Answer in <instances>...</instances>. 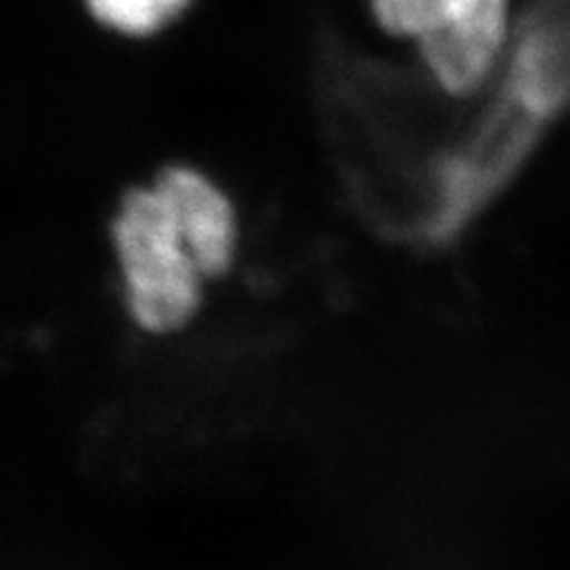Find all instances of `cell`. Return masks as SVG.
Masks as SVG:
<instances>
[{
    "label": "cell",
    "instance_id": "cell-1",
    "mask_svg": "<svg viewBox=\"0 0 570 570\" xmlns=\"http://www.w3.org/2000/svg\"><path fill=\"white\" fill-rule=\"evenodd\" d=\"M570 100V3L534 17L515 46L502 94L473 140L442 169L431 240L456 236L521 165L551 117Z\"/></svg>",
    "mask_w": 570,
    "mask_h": 570
},
{
    "label": "cell",
    "instance_id": "cell-2",
    "mask_svg": "<svg viewBox=\"0 0 570 570\" xmlns=\"http://www.w3.org/2000/svg\"><path fill=\"white\" fill-rule=\"evenodd\" d=\"M112 249L124 305L138 328L167 335L190 324L212 278L186 219L157 178L121 198Z\"/></svg>",
    "mask_w": 570,
    "mask_h": 570
},
{
    "label": "cell",
    "instance_id": "cell-3",
    "mask_svg": "<svg viewBox=\"0 0 570 570\" xmlns=\"http://www.w3.org/2000/svg\"><path fill=\"white\" fill-rule=\"evenodd\" d=\"M392 36L414 39L433 77L450 94L483 81L507 39V0H368Z\"/></svg>",
    "mask_w": 570,
    "mask_h": 570
},
{
    "label": "cell",
    "instance_id": "cell-4",
    "mask_svg": "<svg viewBox=\"0 0 570 570\" xmlns=\"http://www.w3.org/2000/svg\"><path fill=\"white\" fill-rule=\"evenodd\" d=\"M193 0H83L94 20L127 39H150L184 17Z\"/></svg>",
    "mask_w": 570,
    "mask_h": 570
}]
</instances>
